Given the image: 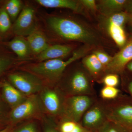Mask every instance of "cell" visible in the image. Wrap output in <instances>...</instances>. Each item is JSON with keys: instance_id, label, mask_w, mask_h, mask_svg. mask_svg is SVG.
Here are the masks:
<instances>
[{"instance_id": "obj_1", "label": "cell", "mask_w": 132, "mask_h": 132, "mask_svg": "<svg viewBox=\"0 0 132 132\" xmlns=\"http://www.w3.org/2000/svg\"><path fill=\"white\" fill-rule=\"evenodd\" d=\"M45 24L58 40L81 43L95 49L105 45V39L97 29L78 18L52 15L47 16Z\"/></svg>"}, {"instance_id": "obj_2", "label": "cell", "mask_w": 132, "mask_h": 132, "mask_svg": "<svg viewBox=\"0 0 132 132\" xmlns=\"http://www.w3.org/2000/svg\"><path fill=\"white\" fill-rule=\"evenodd\" d=\"M94 49L92 47L83 45L74 51L72 56L67 60L56 59L32 63L25 66L24 71L35 75L44 82H50L56 86L69 65L85 57Z\"/></svg>"}, {"instance_id": "obj_3", "label": "cell", "mask_w": 132, "mask_h": 132, "mask_svg": "<svg viewBox=\"0 0 132 132\" xmlns=\"http://www.w3.org/2000/svg\"><path fill=\"white\" fill-rule=\"evenodd\" d=\"M94 81L81 62L67 68L56 86L66 97L95 95Z\"/></svg>"}, {"instance_id": "obj_4", "label": "cell", "mask_w": 132, "mask_h": 132, "mask_svg": "<svg viewBox=\"0 0 132 132\" xmlns=\"http://www.w3.org/2000/svg\"><path fill=\"white\" fill-rule=\"evenodd\" d=\"M104 101L108 120L132 132V100L120 95L114 100Z\"/></svg>"}, {"instance_id": "obj_5", "label": "cell", "mask_w": 132, "mask_h": 132, "mask_svg": "<svg viewBox=\"0 0 132 132\" xmlns=\"http://www.w3.org/2000/svg\"><path fill=\"white\" fill-rule=\"evenodd\" d=\"M43 111L56 120L64 116L66 96L57 86H45L38 93Z\"/></svg>"}, {"instance_id": "obj_6", "label": "cell", "mask_w": 132, "mask_h": 132, "mask_svg": "<svg viewBox=\"0 0 132 132\" xmlns=\"http://www.w3.org/2000/svg\"><path fill=\"white\" fill-rule=\"evenodd\" d=\"M9 82L26 96L38 94L45 86L44 81L26 71L9 74Z\"/></svg>"}, {"instance_id": "obj_7", "label": "cell", "mask_w": 132, "mask_h": 132, "mask_svg": "<svg viewBox=\"0 0 132 132\" xmlns=\"http://www.w3.org/2000/svg\"><path fill=\"white\" fill-rule=\"evenodd\" d=\"M98 98L97 95L66 97L62 118L79 123L84 114L97 101Z\"/></svg>"}, {"instance_id": "obj_8", "label": "cell", "mask_w": 132, "mask_h": 132, "mask_svg": "<svg viewBox=\"0 0 132 132\" xmlns=\"http://www.w3.org/2000/svg\"><path fill=\"white\" fill-rule=\"evenodd\" d=\"M42 112L43 110L38 94L28 96L24 102L10 110L9 115V125L13 126L35 117Z\"/></svg>"}, {"instance_id": "obj_9", "label": "cell", "mask_w": 132, "mask_h": 132, "mask_svg": "<svg viewBox=\"0 0 132 132\" xmlns=\"http://www.w3.org/2000/svg\"><path fill=\"white\" fill-rule=\"evenodd\" d=\"M108 120L105 103L98 98L85 113L79 123L91 131L97 132Z\"/></svg>"}, {"instance_id": "obj_10", "label": "cell", "mask_w": 132, "mask_h": 132, "mask_svg": "<svg viewBox=\"0 0 132 132\" xmlns=\"http://www.w3.org/2000/svg\"><path fill=\"white\" fill-rule=\"evenodd\" d=\"M35 18L34 7L29 5L24 6L12 27L14 34L16 36H28L38 27Z\"/></svg>"}, {"instance_id": "obj_11", "label": "cell", "mask_w": 132, "mask_h": 132, "mask_svg": "<svg viewBox=\"0 0 132 132\" xmlns=\"http://www.w3.org/2000/svg\"><path fill=\"white\" fill-rule=\"evenodd\" d=\"M132 61V39L126 43L119 52L113 56L112 61L106 69V74L123 73L127 65Z\"/></svg>"}, {"instance_id": "obj_12", "label": "cell", "mask_w": 132, "mask_h": 132, "mask_svg": "<svg viewBox=\"0 0 132 132\" xmlns=\"http://www.w3.org/2000/svg\"><path fill=\"white\" fill-rule=\"evenodd\" d=\"M73 45L69 44L50 45L35 57L37 62L56 59H62L68 56L74 49Z\"/></svg>"}, {"instance_id": "obj_13", "label": "cell", "mask_w": 132, "mask_h": 132, "mask_svg": "<svg viewBox=\"0 0 132 132\" xmlns=\"http://www.w3.org/2000/svg\"><path fill=\"white\" fill-rule=\"evenodd\" d=\"M35 1L45 7L66 9L71 10L76 13L85 15L87 13L81 5L80 0H36Z\"/></svg>"}, {"instance_id": "obj_14", "label": "cell", "mask_w": 132, "mask_h": 132, "mask_svg": "<svg viewBox=\"0 0 132 132\" xmlns=\"http://www.w3.org/2000/svg\"><path fill=\"white\" fill-rule=\"evenodd\" d=\"M1 90L3 98L10 109L24 102L28 97L6 81L2 82Z\"/></svg>"}, {"instance_id": "obj_15", "label": "cell", "mask_w": 132, "mask_h": 132, "mask_svg": "<svg viewBox=\"0 0 132 132\" xmlns=\"http://www.w3.org/2000/svg\"><path fill=\"white\" fill-rule=\"evenodd\" d=\"M81 62L94 82L101 83L102 78L106 74V69L95 55L93 53L87 55L82 58Z\"/></svg>"}, {"instance_id": "obj_16", "label": "cell", "mask_w": 132, "mask_h": 132, "mask_svg": "<svg viewBox=\"0 0 132 132\" xmlns=\"http://www.w3.org/2000/svg\"><path fill=\"white\" fill-rule=\"evenodd\" d=\"M33 56L35 57L50 46L43 31L38 27L26 38Z\"/></svg>"}, {"instance_id": "obj_17", "label": "cell", "mask_w": 132, "mask_h": 132, "mask_svg": "<svg viewBox=\"0 0 132 132\" xmlns=\"http://www.w3.org/2000/svg\"><path fill=\"white\" fill-rule=\"evenodd\" d=\"M127 0H100L97 2V9L103 17H107L125 9Z\"/></svg>"}, {"instance_id": "obj_18", "label": "cell", "mask_w": 132, "mask_h": 132, "mask_svg": "<svg viewBox=\"0 0 132 132\" xmlns=\"http://www.w3.org/2000/svg\"><path fill=\"white\" fill-rule=\"evenodd\" d=\"M8 46L20 60H29L33 56L26 38L16 36L8 43Z\"/></svg>"}, {"instance_id": "obj_19", "label": "cell", "mask_w": 132, "mask_h": 132, "mask_svg": "<svg viewBox=\"0 0 132 132\" xmlns=\"http://www.w3.org/2000/svg\"><path fill=\"white\" fill-rule=\"evenodd\" d=\"M104 22V27L107 33L116 45L122 48L127 43V37L124 28L112 23Z\"/></svg>"}, {"instance_id": "obj_20", "label": "cell", "mask_w": 132, "mask_h": 132, "mask_svg": "<svg viewBox=\"0 0 132 132\" xmlns=\"http://www.w3.org/2000/svg\"><path fill=\"white\" fill-rule=\"evenodd\" d=\"M4 7L10 19L15 21L22 9V2L20 0H10Z\"/></svg>"}, {"instance_id": "obj_21", "label": "cell", "mask_w": 132, "mask_h": 132, "mask_svg": "<svg viewBox=\"0 0 132 132\" xmlns=\"http://www.w3.org/2000/svg\"><path fill=\"white\" fill-rule=\"evenodd\" d=\"M16 62V60L10 55L0 51V78L12 68Z\"/></svg>"}, {"instance_id": "obj_22", "label": "cell", "mask_w": 132, "mask_h": 132, "mask_svg": "<svg viewBox=\"0 0 132 132\" xmlns=\"http://www.w3.org/2000/svg\"><path fill=\"white\" fill-rule=\"evenodd\" d=\"M120 95V90L117 87L105 86L100 92V98L106 101H111L117 99Z\"/></svg>"}, {"instance_id": "obj_23", "label": "cell", "mask_w": 132, "mask_h": 132, "mask_svg": "<svg viewBox=\"0 0 132 132\" xmlns=\"http://www.w3.org/2000/svg\"><path fill=\"white\" fill-rule=\"evenodd\" d=\"M104 22L112 23L119 26L124 27L125 23L128 22V13L125 11L116 13L108 17H103Z\"/></svg>"}, {"instance_id": "obj_24", "label": "cell", "mask_w": 132, "mask_h": 132, "mask_svg": "<svg viewBox=\"0 0 132 132\" xmlns=\"http://www.w3.org/2000/svg\"><path fill=\"white\" fill-rule=\"evenodd\" d=\"M0 87V127L6 125H9V115L10 111H9L8 108L9 106L6 104L3 98L1 90Z\"/></svg>"}, {"instance_id": "obj_25", "label": "cell", "mask_w": 132, "mask_h": 132, "mask_svg": "<svg viewBox=\"0 0 132 132\" xmlns=\"http://www.w3.org/2000/svg\"><path fill=\"white\" fill-rule=\"evenodd\" d=\"M11 19L4 6L0 8V32L4 34L11 28Z\"/></svg>"}, {"instance_id": "obj_26", "label": "cell", "mask_w": 132, "mask_h": 132, "mask_svg": "<svg viewBox=\"0 0 132 132\" xmlns=\"http://www.w3.org/2000/svg\"><path fill=\"white\" fill-rule=\"evenodd\" d=\"M97 132H129L121 126L108 120Z\"/></svg>"}, {"instance_id": "obj_27", "label": "cell", "mask_w": 132, "mask_h": 132, "mask_svg": "<svg viewBox=\"0 0 132 132\" xmlns=\"http://www.w3.org/2000/svg\"><path fill=\"white\" fill-rule=\"evenodd\" d=\"M119 75L114 73H108L104 76L100 84H103L105 86L117 87L119 83Z\"/></svg>"}, {"instance_id": "obj_28", "label": "cell", "mask_w": 132, "mask_h": 132, "mask_svg": "<svg viewBox=\"0 0 132 132\" xmlns=\"http://www.w3.org/2000/svg\"><path fill=\"white\" fill-rule=\"evenodd\" d=\"M92 53L95 55L99 61L106 69L107 67L112 61V57L110 56L103 50L99 49L94 50Z\"/></svg>"}, {"instance_id": "obj_29", "label": "cell", "mask_w": 132, "mask_h": 132, "mask_svg": "<svg viewBox=\"0 0 132 132\" xmlns=\"http://www.w3.org/2000/svg\"><path fill=\"white\" fill-rule=\"evenodd\" d=\"M81 5L86 12L95 14L98 12L97 1L95 0H80Z\"/></svg>"}, {"instance_id": "obj_30", "label": "cell", "mask_w": 132, "mask_h": 132, "mask_svg": "<svg viewBox=\"0 0 132 132\" xmlns=\"http://www.w3.org/2000/svg\"><path fill=\"white\" fill-rule=\"evenodd\" d=\"M12 132H37L36 126L33 122L25 124Z\"/></svg>"}, {"instance_id": "obj_31", "label": "cell", "mask_w": 132, "mask_h": 132, "mask_svg": "<svg viewBox=\"0 0 132 132\" xmlns=\"http://www.w3.org/2000/svg\"><path fill=\"white\" fill-rule=\"evenodd\" d=\"M70 132H92L85 128L79 123L73 130Z\"/></svg>"}, {"instance_id": "obj_32", "label": "cell", "mask_w": 132, "mask_h": 132, "mask_svg": "<svg viewBox=\"0 0 132 132\" xmlns=\"http://www.w3.org/2000/svg\"><path fill=\"white\" fill-rule=\"evenodd\" d=\"M125 12L128 13H132V1H128L125 8Z\"/></svg>"}, {"instance_id": "obj_33", "label": "cell", "mask_w": 132, "mask_h": 132, "mask_svg": "<svg viewBox=\"0 0 132 132\" xmlns=\"http://www.w3.org/2000/svg\"><path fill=\"white\" fill-rule=\"evenodd\" d=\"M46 127L45 128V132H60L53 126V125H46Z\"/></svg>"}, {"instance_id": "obj_34", "label": "cell", "mask_w": 132, "mask_h": 132, "mask_svg": "<svg viewBox=\"0 0 132 132\" xmlns=\"http://www.w3.org/2000/svg\"><path fill=\"white\" fill-rule=\"evenodd\" d=\"M12 125H9L5 128L0 130V132H12L13 130Z\"/></svg>"}, {"instance_id": "obj_35", "label": "cell", "mask_w": 132, "mask_h": 132, "mask_svg": "<svg viewBox=\"0 0 132 132\" xmlns=\"http://www.w3.org/2000/svg\"><path fill=\"white\" fill-rule=\"evenodd\" d=\"M127 91L130 94L132 99V80L128 83L127 86Z\"/></svg>"}, {"instance_id": "obj_36", "label": "cell", "mask_w": 132, "mask_h": 132, "mask_svg": "<svg viewBox=\"0 0 132 132\" xmlns=\"http://www.w3.org/2000/svg\"><path fill=\"white\" fill-rule=\"evenodd\" d=\"M126 69H127L128 71L132 73V61L127 65Z\"/></svg>"}, {"instance_id": "obj_37", "label": "cell", "mask_w": 132, "mask_h": 132, "mask_svg": "<svg viewBox=\"0 0 132 132\" xmlns=\"http://www.w3.org/2000/svg\"><path fill=\"white\" fill-rule=\"evenodd\" d=\"M128 22H129V23L131 25H132V13L128 14Z\"/></svg>"}, {"instance_id": "obj_38", "label": "cell", "mask_w": 132, "mask_h": 132, "mask_svg": "<svg viewBox=\"0 0 132 132\" xmlns=\"http://www.w3.org/2000/svg\"><path fill=\"white\" fill-rule=\"evenodd\" d=\"M2 82H0V87H2Z\"/></svg>"}, {"instance_id": "obj_39", "label": "cell", "mask_w": 132, "mask_h": 132, "mask_svg": "<svg viewBox=\"0 0 132 132\" xmlns=\"http://www.w3.org/2000/svg\"><path fill=\"white\" fill-rule=\"evenodd\" d=\"M130 29H131V32H132V25H131Z\"/></svg>"}]
</instances>
